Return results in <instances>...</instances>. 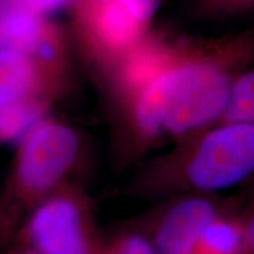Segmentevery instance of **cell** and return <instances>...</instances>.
<instances>
[{
	"label": "cell",
	"mask_w": 254,
	"mask_h": 254,
	"mask_svg": "<svg viewBox=\"0 0 254 254\" xmlns=\"http://www.w3.org/2000/svg\"><path fill=\"white\" fill-rule=\"evenodd\" d=\"M254 60V32L178 40L157 77L122 101L120 123L136 151L161 138L180 140L220 122L236 78Z\"/></svg>",
	"instance_id": "cell-1"
},
{
	"label": "cell",
	"mask_w": 254,
	"mask_h": 254,
	"mask_svg": "<svg viewBox=\"0 0 254 254\" xmlns=\"http://www.w3.org/2000/svg\"><path fill=\"white\" fill-rule=\"evenodd\" d=\"M176 142L139 173L133 192L212 194L254 178V124L220 122Z\"/></svg>",
	"instance_id": "cell-2"
},
{
	"label": "cell",
	"mask_w": 254,
	"mask_h": 254,
	"mask_svg": "<svg viewBox=\"0 0 254 254\" xmlns=\"http://www.w3.org/2000/svg\"><path fill=\"white\" fill-rule=\"evenodd\" d=\"M84 163V140L74 126L46 116L17 142L0 190V250L17 236L41 200L74 179Z\"/></svg>",
	"instance_id": "cell-3"
},
{
	"label": "cell",
	"mask_w": 254,
	"mask_h": 254,
	"mask_svg": "<svg viewBox=\"0 0 254 254\" xmlns=\"http://www.w3.org/2000/svg\"><path fill=\"white\" fill-rule=\"evenodd\" d=\"M12 243L41 254H99L104 239L98 232L91 198L77 180H72L32 209Z\"/></svg>",
	"instance_id": "cell-4"
},
{
	"label": "cell",
	"mask_w": 254,
	"mask_h": 254,
	"mask_svg": "<svg viewBox=\"0 0 254 254\" xmlns=\"http://www.w3.org/2000/svg\"><path fill=\"white\" fill-rule=\"evenodd\" d=\"M225 209L217 199L205 193L168 196L146 219L144 231L158 254H193L206 227Z\"/></svg>",
	"instance_id": "cell-5"
},
{
	"label": "cell",
	"mask_w": 254,
	"mask_h": 254,
	"mask_svg": "<svg viewBox=\"0 0 254 254\" xmlns=\"http://www.w3.org/2000/svg\"><path fill=\"white\" fill-rule=\"evenodd\" d=\"M90 28L98 55L113 66L145 39L146 24L119 2L93 1Z\"/></svg>",
	"instance_id": "cell-6"
},
{
	"label": "cell",
	"mask_w": 254,
	"mask_h": 254,
	"mask_svg": "<svg viewBox=\"0 0 254 254\" xmlns=\"http://www.w3.org/2000/svg\"><path fill=\"white\" fill-rule=\"evenodd\" d=\"M55 87L50 75L26 52L0 49V109L15 105L47 101Z\"/></svg>",
	"instance_id": "cell-7"
},
{
	"label": "cell",
	"mask_w": 254,
	"mask_h": 254,
	"mask_svg": "<svg viewBox=\"0 0 254 254\" xmlns=\"http://www.w3.org/2000/svg\"><path fill=\"white\" fill-rule=\"evenodd\" d=\"M50 36L38 13L25 0H0V49H13L33 56Z\"/></svg>",
	"instance_id": "cell-8"
},
{
	"label": "cell",
	"mask_w": 254,
	"mask_h": 254,
	"mask_svg": "<svg viewBox=\"0 0 254 254\" xmlns=\"http://www.w3.org/2000/svg\"><path fill=\"white\" fill-rule=\"evenodd\" d=\"M196 251L205 254H247L241 218L226 212L218 215L206 227Z\"/></svg>",
	"instance_id": "cell-9"
},
{
	"label": "cell",
	"mask_w": 254,
	"mask_h": 254,
	"mask_svg": "<svg viewBox=\"0 0 254 254\" xmlns=\"http://www.w3.org/2000/svg\"><path fill=\"white\" fill-rule=\"evenodd\" d=\"M220 122L254 124V65L246 67L234 80Z\"/></svg>",
	"instance_id": "cell-10"
},
{
	"label": "cell",
	"mask_w": 254,
	"mask_h": 254,
	"mask_svg": "<svg viewBox=\"0 0 254 254\" xmlns=\"http://www.w3.org/2000/svg\"><path fill=\"white\" fill-rule=\"evenodd\" d=\"M193 9L199 18L220 19L254 12V0H194Z\"/></svg>",
	"instance_id": "cell-11"
},
{
	"label": "cell",
	"mask_w": 254,
	"mask_h": 254,
	"mask_svg": "<svg viewBox=\"0 0 254 254\" xmlns=\"http://www.w3.org/2000/svg\"><path fill=\"white\" fill-rule=\"evenodd\" d=\"M109 241L116 254H158L150 237L140 228L119 232Z\"/></svg>",
	"instance_id": "cell-12"
},
{
	"label": "cell",
	"mask_w": 254,
	"mask_h": 254,
	"mask_svg": "<svg viewBox=\"0 0 254 254\" xmlns=\"http://www.w3.org/2000/svg\"><path fill=\"white\" fill-rule=\"evenodd\" d=\"M93 1L119 2L144 24H147L153 18L161 4V0H93Z\"/></svg>",
	"instance_id": "cell-13"
},
{
	"label": "cell",
	"mask_w": 254,
	"mask_h": 254,
	"mask_svg": "<svg viewBox=\"0 0 254 254\" xmlns=\"http://www.w3.org/2000/svg\"><path fill=\"white\" fill-rule=\"evenodd\" d=\"M241 218L247 254H254V206Z\"/></svg>",
	"instance_id": "cell-14"
},
{
	"label": "cell",
	"mask_w": 254,
	"mask_h": 254,
	"mask_svg": "<svg viewBox=\"0 0 254 254\" xmlns=\"http://www.w3.org/2000/svg\"><path fill=\"white\" fill-rule=\"evenodd\" d=\"M68 1H71V0H25V2L37 13L55 11V9H58L62 6L67 4Z\"/></svg>",
	"instance_id": "cell-15"
},
{
	"label": "cell",
	"mask_w": 254,
	"mask_h": 254,
	"mask_svg": "<svg viewBox=\"0 0 254 254\" xmlns=\"http://www.w3.org/2000/svg\"><path fill=\"white\" fill-rule=\"evenodd\" d=\"M0 254H41L38 251L31 249L30 246L20 243H12L8 246L0 250Z\"/></svg>",
	"instance_id": "cell-16"
},
{
	"label": "cell",
	"mask_w": 254,
	"mask_h": 254,
	"mask_svg": "<svg viewBox=\"0 0 254 254\" xmlns=\"http://www.w3.org/2000/svg\"><path fill=\"white\" fill-rule=\"evenodd\" d=\"M193 254H205V253H201V252H199V251H195V252Z\"/></svg>",
	"instance_id": "cell-17"
},
{
	"label": "cell",
	"mask_w": 254,
	"mask_h": 254,
	"mask_svg": "<svg viewBox=\"0 0 254 254\" xmlns=\"http://www.w3.org/2000/svg\"></svg>",
	"instance_id": "cell-18"
}]
</instances>
